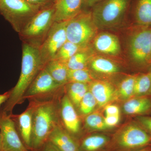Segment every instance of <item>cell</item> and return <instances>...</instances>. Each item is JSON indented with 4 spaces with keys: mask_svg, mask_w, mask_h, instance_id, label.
I'll use <instances>...</instances> for the list:
<instances>
[{
    "mask_svg": "<svg viewBox=\"0 0 151 151\" xmlns=\"http://www.w3.org/2000/svg\"><path fill=\"white\" fill-rule=\"evenodd\" d=\"M61 97L59 93L50 97L29 100L33 105L32 151H36L45 144L55 127L60 123Z\"/></svg>",
    "mask_w": 151,
    "mask_h": 151,
    "instance_id": "cell-1",
    "label": "cell"
},
{
    "mask_svg": "<svg viewBox=\"0 0 151 151\" xmlns=\"http://www.w3.org/2000/svg\"><path fill=\"white\" fill-rule=\"evenodd\" d=\"M45 66L38 47L32 44H24L19 78L16 85L11 89L9 98L2 107L3 111L12 115L15 106L23 103L26 92Z\"/></svg>",
    "mask_w": 151,
    "mask_h": 151,
    "instance_id": "cell-2",
    "label": "cell"
},
{
    "mask_svg": "<svg viewBox=\"0 0 151 151\" xmlns=\"http://www.w3.org/2000/svg\"><path fill=\"white\" fill-rule=\"evenodd\" d=\"M131 0H103L94 6L92 12L95 25L99 29L116 27L122 21Z\"/></svg>",
    "mask_w": 151,
    "mask_h": 151,
    "instance_id": "cell-3",
    "label": "cell"
},
{
    "mask_svg": "<svg viewBox=\"0 0 151 151\" xmlns=\"http://www.w3.org/2000/svg\"><path fill=\"white\" fill-rule=\"evenodd\" d=\"M42 8L26 0H0V14L19 33Z\"/></svg>",
    "mask_w": 151,
    "mask_h": 151,
    "instance_id": "cell-4",
    "label": "cell"
},
{
    "mask_svg": "<svg viewBox=\"0 0 151 151\" xmlns=\"http://www.w3.org/2000/svg\"><path fill=\"white\" fill-rule=\"evenodd\" d=\"M92 12H82L68 21L66 27L67 40L81 47H88L97 33Z\"/></svg>",
    "mask_w": 151,
    "mask_h": 151,
    "instance_id": "cell-5",
    "label": "cell"
},
{
    "mask_svg": "<svg viewBox=\"0 0 151 151\" xmlns=\"http://www.w3.org/2000/svg\"><path fill=\"white\" fill-rule=\"evenodd\" d=\"M129 52L131 60L137 66L151 65V27L137 26L130 37Z\"/></svg>",
    "mask_w": 151,
    "mask_h": 151,
    "instance_id": "cell-6",
    "label": "cell"
},
{
    "mask_svg": "<svg viewBox=\"0 0 151 151\" xmlns=\"http://www.w3.org/2000/svg\"><path fill=\"white\" fill-rule=\"evenodd\" d=\"M151 146V135L140 126L131 124L116 134L113 148L117 151H132Z\"/></svg>",
    "mask_w": 151,
    "mask_h": 151,
    "instance_id": "cell-7",
    "label": "cell"
},
{
    "mask_svg": "<svg viewBox=\"0 0 151 151\" xmlns=\"http://www.w3.org/2000/svg\"><path fill=\"white\" fill-rule=\"evenodd\" d=\"M55 3L42 8L28 22L19 33L20 36L35 40L44 36L54 22Z\"/></svg>",
    "mask_w": 151,
    "mask_h": 151,
    "instance_id": "cell-8",
    "label": "cell"
},
{
    "mask_svg": "<svg viewBox=\"0 0 151 151\" xmlns=\"http://www.w3.org/2000/svg\"><path fill=\"white\" fill-rule=\"evenodd\" d=\"M68 21L54 22L43 42L38 47L41 58L45 65L54 59L58 52L67 41L66 27Z\"/></svg>",
    "mask_w": 151,
    "mask_h": 151,
    "instance_id": "cell-9",
    "label": "cell"
},
{
    "mask_svg": "<svg viewBox=\"0 0 151 151\" xmlns=\"http://www.w3.org/2000/svg\"><path fill=\"white\" fill-rule=\"evenodd\" d=\"M64 86L56 82L44 67L29 87L23 101L53 96L59 93Z\"/></svg>",
    "mask_w": 151,
    "mask_h": 151,
    "instance_id": "cell-10",
    "label": "cell"
},
{
    "mask_svg": "<svg viewBox=\"0 0 151 151\" xmlns=\"http://www.w3.org/2000/svg\"><path fill=\"white\" fill-rule=\"evenodd\" d=\"M0 133L2 137L3 151H30L22 142L15 123L0 108Z\"/></svg>",
    "mask_w": 151,
    "mask_h": 151,
    "instance_id": "cell-11",
    "label": "cell"
},
{
    "mask_svg": "<svg viewBox=\"0 0 151 151\" xmlns=\"http://www.w3.org/2000/svg\"><path fill=\"white\" fill-rule=\"evenodd\" d=\"M60 120L62 127L73 137V135L76 136L80 132L81 130L80 119L76 111L74 105L67 94H64L60 99Z\"/></svg>",
    "mask_w": 151,
    "mask_h": 151,
    "instance_id": "cell-12",
    "label": "cell"
},
{
    "mask_svg": "<svg viewBox=\"0 0 151 151\" xmlns=\"http://www.w3.org/2000/svg\"><path fill=\"white\" fill-rule=\"evenodd\" d=\"M28 106L23 113L19 115H11L15 123L17 131L22 142L27 148L32 151L31 139L32 130V113L33 105L29 101Z\"/></svg>",
    "mask_w": 151,
    "mask_h": 151,
    "instance_id": "cell-13",
    "label": "cell"
},
{
    "mask_svg": "<svg viewBox=\"0 0 151 151\" xmlns=\"http://www.w3.org/2000/svg\"><path fill=\"white\" fill-rule=\"evenodd\" d=\"M85 0H59L55 3L54 22H67L80 13Z\"/></svg>",
    "mask_w": 151,
    "mask_h": 151,
    "instance_id": "cell-14",
    "label": "cell"
},
{
    "mask_svg": "<svg viewBox=\"0 0 151 151\" xmlns=\"http://www.w3.org/2000/svg\"><path fill=\"white\" fill-rule=\"evenodd\" d=\"M93 46L100 53L111 56H116L121 52V46L118 37L108 32H100L94 37Z\"/></svg>",
    "mask_w": 151,
    "mask_h": 151,
    "instance_id": "cell-15",
    "label": "cell"
},
{
    "mask_svg": "<svg viewBox=\"0 0 151 151\" xmlns=\"http://www.w3.org/2000/svg\"><path fill=\"white\" fill-rule=\"evenodd\" d=\"M50 142L60 151H78V142L64 129L60 123L57 125L49 137Z\"/></svg>",
    "mask_w": 151,
    "mask_h": 151,
    "instance_id": "cell-16",
    "label": "cell"
},
{
    "mask_svg": "<svg viewBox=\"0 0 151 151\" xmlns=\"http://www.w3.org/2000/svg\"><path fill=\"white\" fill-rule=\"evenodd\" d=\"M89 90L100 107L107 105L116 97V89L112 84L107 81L94 80L89 84Z\"/></svg>",
    "mask_w": 151,
    "mask_h": 151,
    "instance_id": "cell-17",
    "label": "cell"
},
{
    "mask_svg": "<svg viewBox=\"0 0 151 151\" xmlns=\"http://www.w3.org/2000/svg\"><path fill=\"white\" fill-rule=\"evenodd\" d=\"M134 17L137 26L151 27V0H137Z\"/></svg>",
    "mask_w": 151,
    "mask_h": 151,
    "instance_id": "cell-18",
    "label": "cell"
},
{
    "mask_svg": "<svg viewBox=\"0 0 151 151\" xmlns=\"http://www.w3.org/2000/svg\"><path fill=\"white\" fill-rule=\"evenodd\" d=\"M89 65L95 72L103 74H115L118 73L120 70L119 66L113 60L97 55L92 56Z\"/></svg>",
    "mask_w": 151,
    "mask_h": 151,
    "instance_id": "cell-19",
    "label": "cell"
},
{
    "mask_svg": "<svg viewBox=\"0 0 151 151\" xmlns=\"http://www.w3.org/2000/svg\"><path fill=\"white\" fill-rule=\"evenodd\" d=\"M45 68L58 83L62 85L68 83V68L65 63L52 60L45 64Z\"/></svg>",
    "mask_w": 151,
    "mask_h": 151,
    "instance_id": "cell-20",
    "label": "cell"
},
{
    "mask_svg": "<svg viewBox=\"0 0 151 151\" xmlns=\"http://www.w3.org/2000/svg\"><path fill=\"white\" fill-rule=\"evenodd\" d=\"M109 139L102 135H92L78 143V151H100L108 145Z\"/></svg>",
    "mask_w": 151,
    "mask_h": 151,
    "instance_id": "cell-21",
    "label": "cell"
},
{
    "mask_svg": "<svg viewBox=\"0 0 151 151\" xmlns=\"http://www.w3.org/2000/svg\"><path fill=\"white\" fill-rule=\"evenodd\" d=\"M151 109V100L147 97H138L128 100L124 105V112L128 115L143 114Z\"/></svg>",
    "mask_w": 151,
    "mask_h": 151,
    "instance_id": "cell-22",
    "label": "cell"
},
{
    "mask_svg": "<svg viewBox=\"0 0 151 151\" xmlns=\"http://www.w3.org/2000/svg\"><path fill=\"white\" fill-rule=\"evenodd\" d=\"M93 55L89 47L81 50L70 58L66 63L68 68L70 70L87 68L90 59Z\"/></svg>",
    "mask_w": 151,
    "mask_h": 151,
    "instance_id": "cell-23",
    "label": "cell"
},
{
    "mask_svg": "<svg viewBox=\"0 0 151 151\" xmlns=\"http://www.w3.org/2000/svg\"><path fill=\"white\" fill-rule=\"evenodd\" d=\"M67 95L74 106L78 108L82 98L89 90V84L68 82L65 84Z\"/></svg>",
    "mask_w": 151,
    "mask_h": 151,
    "instance_id": "cell-24",
    "label": "cell"
},
{
    "mask_svg": "<svg viewBox=\"0 0 151 151\" xmlns=\"http://www.w3.org/2000/svg\"><path fill=\"white\" fill-rule=\"evenodd\" d=\"M151 78L149 71L147 73L138 74L134 88V96L143 97L151 94Z\"/></svg>",
    "mask_w": 151,
    "mask_h": 151,
    "instance_id": "cell-25",
    "label": "cell"
},
{
    "mask_svg": "<svg viewBox=\"0 0 151 151\" xmlns=\"http://www.w3.org/2000/svg\"><path fill=\"white\" fill-rule=\"evenodd\" d=\"M85 48L67 40L60 49L53 60H56L66 63L76 53Z\"/></svg>",
    "mask_w": 151,
    "mask_h": 151,
    "instance_id": "cell-26",
    "label": "cell"
},
{
    "mask_svg": "<svg viewBox=\"0 0 151 151\" xmlns=\"http://www.w3.org/2000/svg\"><path fill=\"white\" fill-rule=\"evenodd\" d=\"M68 82H78L89 84L94 81L92 73L88 68L76 70L68 69Z\"/></svg>",
    "mask_w": 151,
    "mask_h": 151,
    "instance_id": "cell-27",
    "label": "cell"
},
{
    "mask_svg": "<svg viewBox=\"0 0 151 151\" xmlns=\"http://www.w3.org/2000/svg\"><path fill=\"white\" fill-rule=\"evenodd\" d=\"M138 74L129 76L120 83L119 93L123 99H128L134 96L135 81Z\"/></svg>",
    "mask_w": 151,
    "mask_h": 151,
    "instance_id": "cell-28",
    "label": "cell"
},
{
    "mask_svg": "<svg viewBox=\"0 0 151 151\" xmlns=\"http://www.w3.org/2000/svg\"><path fill=\"white\" fill-rule=\"evenodd\" d=\"M85 124L88 128L93 130L103 131L109 128L106 125L105 119L98 113H90L85 119Z\"/></svg>",
    "mask_w": 151,
    "mask_h": 151,
    "instance_id": "cell-29",
    "label": "cell"
},
{
    "mask_svg": "<svg viewBox=\"0 0 151 151\" xmlns=\"http://www.w3.org/2000/svg\"><path fill=\"white\" fill-rule=\"evenodd\" d=\"M97 104L94 96L89 90L82 98L78 108L82 115L87 116L92 113Z\"/></svg>",
    "mask_w": 151,
    "mask_h": 151,
    "instance_id": "cell-30",
    "label": "cell"
},
{
    "mask_svg": "<svg viewBox=\"0 0 151 151\" xmlns=\"http://www.w3.org/2000/svg\"><path fill=\"white\" fill-rule=\"evenodd\" d=\"M138 120L143 129L151 135V117L140 116L138 118Z\"/></svg>",
    "mask_w": 151,
    "mask_h": 151,
    "instance_id": "cell-31",
    "label": "cell"
},
{
    "mask_svg": "<svg viewBox=\"0 0 151 151\" xmlns=\"http://www.w3.org/2000/svg\"><path fill=\"white\" fill-rule=\"evenodd\" d=\"M104 119L106 125L110 128L114 127L118 124L120 119V115L106 116Z\"/></svg>",
    "mask_w": 151,
    "mask_h": 151,
    "instance_id": "cell-32",
    "label": "cell"
},
{
    "mask_svg": "<svg viewBox=\"0 0 151 151\" xmlns=\"http://www.w3.org/2000/svg\"><path fill=\"white\" fill-rule=\"evenodd\" d=\"M106 116L120 115V110L118 106L115 105H109L105 108Z\"/></svg>",
    "mask_w": 151,
    "mask_h": 151,
    "instance_id": "cell-33",
    "label": "cell"
},
{
    "mask_svg": "<svg viewBox=\"0 0 151 151\" xmlns=\"http://www.w3.org/2000/svg\"><path fill=\"white\" fill-rule=\"evenodd\" d=\"M26 1L30 4L40 6L41 7H44L45 6L51 4L53 3H55L53 0H26Z\"/></svg>",
    "mask_w": 151,
    "mask_h": 151,
    "instance_id": "cell-34",
    "label": "cell"
},
{
    "mask_svg": "<svg viewBox=\"0 0 151 151\" xmlns=\"http://www.w3.org/2000/svg\"><path fill=\"white\" fill-rule=\"evenodd\" d=\"M35 151H60L50 142L47 141L45 144Z\"/></svg>",
    "mask_w": 151,
    "mask_h": 151,
    "instance_id": "cell-35",
    "label": "cell"
},
{
    "mask_svg": "<svg viewBox=\"0 0 151 151\" xmlns=\"http://www.w3.org/2000/svg\"><path fill=\"white\" fill-rule=\"evenodd\" d=\"M10 94V90H9L4 94H0V106L7 101L9 98Z\"/></svg>",
    "mask_w": 151,
    "mask_h": 151,
    "instance_id": "cell-36",
    "label": "cell"
},
{
    "mask_svg": "<svg viewBox=\"0 0 151 151\" xmlns=\"http://www.w3.org/2000/svg\"><path fill=\"white\" fill-rule=\"evenodd\" d=\"M103 0H85V4L88 7H94Z\"/></svg>",
    "mask_w": 151,
    "mask_h": 151,
    "instance_id": "cell-37",
    "label": "cell"
},
{
    "mask_svg": "<svg viewBox=\"0 0 151 151\" xmlns=\"http://www.w3.org/2000/svg\"><path fill=\"white\" fill-rule=\"evenodd\" d=\"M132 151H151V146H148V147H146L143 148L139 149V150H136Z\"/></svg>",
    "mask_w": 151,
    "mask_h": 151,
    "instance_id": "cell-38",
    "label": "cell"
},
{
    "mask_svg": "<svg viewBox=\"0 0 151 151\" xmlns=\"http://www.w3.org/2000/svg\"><path fill=\"white\" fill-rule=\"evenodd\" d=\"M0 151H3L2 137L0 133Z\"/></svg>",
    "mask_w": 151,
    "mask_h": 151,
    "instance_id": "cell-39",
    "label": "cell"
},
{
    "mask_svg": "<svg viewBox=\"0 0 151 151\" xmlns=\"http://www.w3.org/2000/svg\"><path fill=\"white\" fill-rule=\"evenodd\" d=\"M149 73H150V75L151 78V68H150V71H149Z\"/></svg>",
    "mask_w": 151,
    "mask_h": 151,
    "instance_id": "cell-40",
    "label": "cell"
},
{
    "mask_svg": "<svg viewBox=\"0 0 151 151\" xmlns=\"http://www.w3.org/2000/svg\"><path fill=\"white\" fill-rule=\"evenodd\" d=\"M53 1H54V2L55 3H56L58 1H59V0H53Z\"/></svg>",
    "mask_w": 151,
    "mask_h": 151,
    "instance_id": "cell-41",
    "label": "cell"
}]
</instances>
